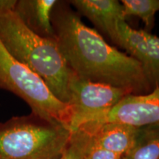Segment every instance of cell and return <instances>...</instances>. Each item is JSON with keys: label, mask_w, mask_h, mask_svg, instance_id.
<instances>
[{"label": "cell", "mask_w": 159, "mask_h": 159, "mask_svg": "<svg viewBox=\"0 0 159 159\" xmlns=\"http://www.w3.org/2000/svg\"><path fill=\"white\" fill-rule=\"evenodd\" d=\"M52 24L60 50L76 76L127 89L135 95L153 90L140 63L85 25L68 1L57 2Z\"/></svg>", "instance_id": "cell-1"}, {"label": "cell", "mask_w": 159, "mask_h": 159, "mask_svg": "<svg viewBox=\"0 0 159 159\" xmlns=\"http://www.w3.org/2000/svg\"><path fill=\"white\" fill-rule=\"evenodd\" d=\"M0 41L7 52L43 80L61 102L69 104L74 73L66 62L56 39L32 32L13 11L0 13Z\"/></svg>", "instance_id": "cell-2"}, {"label": "cell", "mask_w": 159, "mask_h": 159, "mask_svg": "<svg viewBox=\"0 0 159 159\" xmlns=\"http://www.w3.org/2000/svg\"><path fill=\"white\" fill-rule=\"evenodd\" d=\"M61 123L31 113L0 122V159H57L70 140Z\"/></svg>", "instance_id": "cell-3"}, {"label": "cell", "mask_w": 159, "mask_h": 159, "mask_svg": "<svg viewBox=\"0 0 159 159\" xmlns=\"http://www.w3.org/2000/svg\"><path fill=\"white\" fill-rule=\"evenodd\" d=\"M0 88L22 99L33 114L61 123L69 129L70 105L56 98L43 80L12 56L1 41Z\"/></svg>", "instance_id": "cell-4"}, {"label": "cell", "mask_w": 159, "mask_h": 159, "mask_svg": "<svg viewBox=\"0 0 159 159\" xmlns=\"http://www.w3.org/2000/svg\"><path fill=\"white\" fill-rule=\"evenodd\" d=\"M71 115L69 130L75 132L89 123L101 122L125 96V89L80 78L74 74L69 85Z\"/></svg>", "instance_id": "cell-5"}, {"label": "cell", "mask_w": 159, "mask_h": 159, "mask_svg": "<svg viewBox=\"0 0 159 159\" xmlns=\"http://www.w3.org/2000/svg\"><path fill=\"white\" fill-rule=\"evenodd\" d=\"M116 43L140 63L152 89L159 88V37L122 20L117 25Z\"/></svg>", "instance_id": "cell-6"}, {"label": "cell", "mask_w": 159, "mask_h": 159, "mask_svg": "<svg viewBox=\"0 0 159 159\" xmlns=\"http://www.w3.org/2000/svg\"><path fill=\"white\" fill-rule=\"evenodd\" d=\"M117 122L135 128L159 124V88L149 94L125 96L101 122Z\"/></svg>", "instance_id": "cell-7"}, {"label": "cell", "mask_w": 159, "mask_h": 159, "mask_svg": "<svg viewBox=\"0 0 159 159\" xmlns=\"http://www.w3.org/2000/svg\"><path fill=\"white\" fill-rule=\"evenodd\" d=\"M79 15L90 20L99 31L116 43L117 25L125 20L124 8L117 0H71L68 1Z\"/></svg>", "instance_id": "cell-8"}, {"label": "cell", "mask_w": 159, "mask_h": 159, "mask_svg": "<svg viewBox=\"0 0 159 159\" xmlns=\"http://www.w3.org/2000/svg\"><path fill=\"white\" fill-rule=\"evenodd\" d=\"M83 129L91 142L105 150L123 156L132 147L138 128L117 122L89 123Z\"/></svg>", "instance_id": "cell-9"}, {"label": "cell", "mask_w": 159, "mask_h": 159, "mask_svg": "<svg viewBox=\"0 0 159 159\" xmlns=\"http://www.w3.org/2000/svg\"><path fill=\"white\" fill-rule=\"evenodd\" d=\"M57 0H18L14 13L29 30L39 36L56 39L52 12Z\"/></svg>", "instance_id": "cell-10"}, {"label": "cell", "mask_w": 159, "mask_h": 159, "mask_svg": "<svg viewBox=\"0 0 159 159\" xmlns=\"http://www.w3.org/2000/svg\"><path fill=\"white\" fill-rule=\"evenodd\" d=\"M122 159H159V124L138 128L132 147Z\"/></svg>", "instance_id": "cell-11"}, {"label": "cell", "mask_w": 159, "mask_h": 159, "mask_svg": "<svg viewBox=\"0 0 159 159\" xmlns=\"http://www.w3.org/2000/svg\"><path fill=\"white\" fill-rule=\"evenodd\" d=\"M125 16L139 17L144 24V31L150 33L155 25V16L159 11V0H122Z\"/></svg>", "instance_id": "cell-12"}, {"label": "cell", "mask_w": 159, "mask_h": 159, "mask_svg": "<svg viewBox=\"0 0 159 159\" xmlns=\"http://www.w3.org/2000/svg\"><path fill=\"white\" fill-rule=\"evenodd\" d=\"M89 136L82 129L72 132L66 148L57 159H84Z\"/></svg>", "instance_id": "cell-13"}, {"label": "cell", "mask_w": 159, "mask_h": 159, "mask_svg": "<svg viewBox=\"0 0 159 159\" xmlns=\"http://www.w3.org/2000/svg\"><path fill=\"white\" fill-rule=\"evenodd\" d=\"M122 156L96 146L91 142L89 136V140L85 150L84 159H122Z\"/></svg>", "instance_id": "cell-14"}, {"label": "cell", "mask_w": 159, "mask_h": 159, "mask_svg": "<svg viewBox=\"0 0 159 159\" xmlns=\"http://www.w3.org/2000/svg\"><path fill=\"white\" fill-rule=\"evenodd\" d=\"M17 0H0V13L14 10Z\"/></svg>", "instance_id": "cell-15"}]
</instances>
